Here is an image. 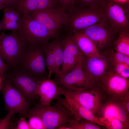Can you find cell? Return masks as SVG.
I'll return each mask as SVG.
<instances>
[{
	"label": "cell",
	"mask_w": 129,
	"mask_h": 129,
	"mask_svg": "<svg viewBox=\"0 0 129 129\" xmlns=\"http://www.w3.org/2000/svg\"><path fill=\"white\" fill-rule=\"evenodd\" d=\"M107 19L101 7L81 8L76 6L66 13L65 30L71 34Z\"/></svg>",
	"instance_id": "obj_1"
},
{
	"label": "cell",
	"mask_w": 129,
	"mask_h": 129,
	"mask_svg": "<svg viewBox=\"0 0 129 129\" xmlns=\"http://www.w3.org/2000/svg\"><path fill=\"white\" fill-rule=\"evenodd\" d=\"M21 14L20 27L17 31L21 39L27 45H43L54 38L60 37L27 14Z\"/></svg>",
	"instance_id": "obj_2"
},
{
	"label": "cell",
	"mask_w": 129,
	"mask_h": 129,
	"mask_svg": "<svg viewBox=\"0 0 129 129\" xmlns=\"http://www.w3.org/2000/svg\"><path fill=\"white\" fill-rule=\"evenodd\" d=\"M30 115L39 117L46 129H60L75 119L72 114L58 103L53 106L36 105L30 108L26 117Z\"/></svg>",
	"instance_id": "obj_3"
},
{
	"label": "cell",
	"mask_w": 129,
	"mask_h": 129,
	"mask_svg": "<svg viewBox=\"0 0 129 129\" xmlns=\"http://www.w3.org/2000/svg\"><path fill=\"white\" fill-rule=\"evenodd\" d=\"M4 78L21 92L32 104L36 103L39 99L37 88L42 80L17 65L10 67Z\"/></svg>",
	"instance_id": "obj_4"
},
{
	"label": "cell",
	"mask_w": 129,
	"mask_h": 129,
	"mask_svg": "<svg viewBox=\"0 0 129 129\" xmlns=\"http://www.w3.org/2000/svg\"><path fill=\"white\" fill-rule=\"evenodd\" d=\"M17 65L30 72L40 80L48 78L42 45H27Z\"/></svg>",
	"instance_id": "obj_5"
},
{
	"label": "cell",
	"mask_w": 129,
	"mask_h": 129,
	"mask_svg": "<svg viewBox=\"0 0 129 129\" xmlns=\"http://www.w3.org/2000/svg\"><path fill=\"white\" fill-rule=\"evenodd\" d=\"M17 31L6 34H0V55L10 67L17 66L26 47Z\"/></svg>",
	"instance_id": "obj_6"
},
{
	"label": "cell",
	"mask_w": 129,
	"mask_h": 129,
	"mask_svg": "<svg viewBox=\"0 0 129 129\" xmlns=\"http://www.w3.org/2000/svg\"><path fill=\"white\" fill-rule=\"evenodd\" d=\"M62 95L66 94L82 106L91 111L94 115L98 114L103 105L108 97L100 87L91 89L66 91L61 88Z\"/></svg>",
	"instance_id": "obj_7"
},
{
	"label": "cell",
	"mask_w": 129,
	"mask_h": 129,
	"mask_svg": "<svg viewBox=\"0 0 129 129\" xmlns=\"http://www.w3.org/2000/svg\"><path fill=\"white\" fill-rule=\"evenodd\" d=\"M1 90L3 96L5 110L26 117L32 104L23 94L5 78L2 83Z\"/></svg>",
	"instance_id": "obj_8"
},
{
	"label": "cell",
	"mask_w": 129,
	"mask_h": 129,
	"mask_svg": "<svg viewBox=\"0 0 129 129\" xmlns=\"http://www.w3.org/2000/svg\"><path fill=\"white\" fill-rule=\"evenodd\" d=\"M27 14L51 32L60 37L65 35L66 13L61 8L50 7Z\"/></svg>",
	"instance_id": "obj_9"
},
{
	"label": "cell",
	"mask_w": 129,
	"mask_h": 129,
	"mask_svg": "<svg viewBox=\"0 0 129 129\" xmlns=\"http://www.w3.org/2000/svg\"><path fill=\"white\" fill-rule=\"evenodd\" d=\"M82 64L79 63L75 68L65 74L56 76L55 81L57 85L66 91L86 90L98 86L86 74Z\"/></svg>",
	"instance_id": "obj_10"
},
{
	"label": "cell",
	"mask_w": 129,
	"mask_h": 129,
	"mask_svg": "<svg viewBox=\"0 0 129 129\" xmlns=\"http://www.w3.org/2000/svg\"><path fill=\"white\" fill-rule=\"evenodd\" d=\"M94 43L98 50L113 45L119 34L113 28L107 19L80 31Z\"/></svg>",
	"instance_id": "obj_11"
},
{
	"label": "cell",
	"mask_w": 129,
	"mask_h": 129,
	"mask_svg": "<svg viewBox=\"0 0 129 129\" xmlns=\"http://www.w3.org/2000/svg\"><path fill=\"white\" fill-rule=\"evenodd\" d=\"M102 8L111 25L117 33L129 32V5H122L108 0Z\"/></svg>",
	"instance_id": "obj_12"
},
{
	"label": "cell",
	"mask_w": 129,
	"mask_h": 129,
	"mask_svg": "<svg viewBox=\"0 0 129 129\" xmlns=\"http://www.w3.org/2000/svg\"><path fill=\"white\" fill-rule=\"evenodd\" d=\"M63 63L59 75H63L75 68L82 63L86 56L82 52L72 39L67 34L63 39Z\"/></svg>",
	"instance_id": "obj_13"
},
{
	"label": "cell",
	"mask_w": 129,
	"mask_h": 129,
	"mask_svg": "<svg viewBox=\"0 0 129 129\" xmlns=\"http://www.w3.org/2000/svg\"><path fill=\"white\" fill-rule=\"evenodd\" d=\"M82 65L89 78L98 86L110 69L109 59L102 55L97 58L86 57Z\"/></svg>",
	"instance_id": "obj_14"
},
{
	"label": "cell",
	"mask_w": 129,
	"mask_h": 129,
	"mask_svg": "<svg viewBox=\"0 0 129 129\" xmlns=\"http://www.w3.org/2000/svg\"><path fill=\"white\" fill-rule=\"evenodd\" d=\"M99 86L109 97L121 98L129 94V78L115 74L110 69Z\"/></svg>",
	"instance_id": "obj_15"
},
{
	"label": "cell",
	"mask_w": 129,
	"mask_h": 129,
	"mask_svg": "<svg viewBox=\"0 0 129 129\" xmlns=\"http://www.w3.org/2000/svg\"><path fill=\"white\" fill-rule=\"evenodd\" d=\"M64 98L58 97L55 98L57 100L58 103L63 106L74 116L75 119L79 121L84 119L102 126L103 125L89 110L82 106L74 99L66 94L63 95Z\"/></svg>",
	"instance_id": "obj_16"
},
{
	"label": "cell",
	"mask_w": 129,
	"mask_h": 129,
	"mask_svg": "<svg viewBox=\"0 0 129 129\" xmlns=\"http://www.w3.org/2000/svg\"><path fill=\"white\" fill-rule=\"evenodd\" d=\"M98 115L100 117L116 118L129 126V113L119 98L109 97L103 105Z\"/></svg>",
	"instance_id": "obj_17"
},
{
	"label": "cell",
	"mask_w": 129,
	"mask_h": 129,
	"mask_svg": "<svg viewBox=\"0 0 129 129\" xmlns=\"http://www.w3.org/2000/svg\"><path fill=\"white\" fill-rule=\"evenodd\" d=\"M36 93L40 97V104L46 106L50 105L56 97L62 95L60 87L55 81L48 78L40 82L37 87Z\"/></svg>",
	"instance_id": "obj_18"
},
{
	"label": "cell",
	"mask_w": 129,
	"mask_h": 129,
	"mask_svg": "<svg viewBox=\"0 0 129 129\" xmlns=\"http://www.w3.org/2000/svg\"><path fill=\"white\" fill-rule=\"evenodd\" d=\"M12 7L21 14H28L50 7L60 8L57 0H22Z\"/></svg>",
	"instance_id": "obj_19"
},
{
	"label": "cell",
	"mask_w": 129,
	"mask_h": 129,
	"mask_svg": "<svg viewBox=\"0 0 129 129\" xmlns=\"http://www.w3.org/2000/svg\"><path fill=\"white\" fill-rule=\"evenodd\" d=\"M71 35L79 49L86 57L97 58L102 56L94 43L82 32L76 31L72 33Z\"/></svg>",
	"instance_id": "obj_20"
},
{
	"label": "cell",
	"mask_w": 129,
	"mask_h": 129,
	"mask_svg": "<svg viewBox=\"0 0 129 129\" xmlns=\"http://www.w3.org/2000/svg\"><path fill=\"white\" fill-rule=\"evenodd\" d=\"M59 37L51 40L53 46L54 59V73L56 76L59 75L63 60V39Z\"/></svg>",
	"instance_id": "obj_21"
},
{
	"label": "cell",
	"mask_w": 129,
	"mask_h": 129,
	"mask_svg": "<svg viewBox=\"0 0 129 129\" xmlns=\"http://www.w3.org/2000/svg\"><path fill=\"white\" fill-rule=\"evenodd\" d=\"M113 45L115 51L129 56V32H120Z\"/></svg>",
	"instance_id": "obj_22"
},
{
	"label": "cell",
	"mask_w": 129,
	"mask_h": 129,
	"mask_svg": "<svg viewBox=\"0 0 129 129\" xmlns=\"http://www.w3.org/2000/svg\"><path fill=\"white\" fill-rule=\"evenodd\" d=\"M44 52L46 66L48 71V78H50L54 73V59L52 43L51 40L42 45Z\"/></svg>",
	"instance_id": "obj_23"
},
{
	"label": "cell",
	"mask_w": 129,
	"mask_h": 129,
	"mask_svg": "<svg viewBox=\"0 0 129 129\" xmlns=\"http://www.w3.org/2000/svg\"><path fill=\"white\" fill-rule=\"evenodd\" d=\"M100 125L84 119L77 121L75 119L70 120L60 129H100Z\"/></svg>",
	"instance_id": "obj_24"
},
{
	"label": "cell",
	"mask_w": 129,
	"mask_h": 129,
	"mask_svg": "<svg viewBox=\"0 0 129 129\" xmlns=\"http://www.w3.org/2000/svg\"><path fill=\"white\" fill-rule=\"evenodd\" d=\"M103 127L108 129H128L129 126L119 119L113 118L98 117Z\"/></svg>",
	"instance_id": "obj_25"
},
{
	"label": "cell",
	"mask_w": 129,
	"mask_h": 129,
	"mask_svg": "<svg viewBox=\"0 0 129 129\" xmlns=\"http://www.w3.org/2000/svg\"><path fill=\"white\" fill-rule=\"evenodd\" d=\"M110 70L115 74L129 78V65L123 63L110 64Z\"/></svg>",
	"instance_id": "obj_26"
},
{
	"label": "cell",
	"mask_w": 129,
	"mask_h": 129,
	"mask_svg": "<svg viewBox=\"0 0 129 129\" xmlns=\"http://www.w3.org/2000/svg\"><path fill=\"white\" fill-rule=\"evenodd\" d=\"M108 59L110 64L123 63L129 65V56L111 49Z\"/></svg>",
	"instance_id": "obj_27"
},
{
	"label": "cell",
	"mask_w": 129,
	"mask_h": 129,
	"mask_svg": "<svg viewBox=\"0 0 129 129\" xmlns=\"http://www.w3.org/2000/svg\"><path fill=\"white\" fill-rule=\"evenodd\" d=\"M108 0H75V6L83 8L101 7Z\"/></svg>",
	"instance_id": "obj_28"
},
{
	"label": "cell",
	"mask_w": 129,
	"mask_h": 129,
	"mask_svg": "<svg viewBox=\"0 0 129 129\" xmlns=\"http://www.w3.org/2000/svg\"><path fill=\"white\" fill-rule=\"evenodd\" d=\"M21 14L12 6H7L5 8L3 18L8 19L14 21L20 22Z\"/></svg>",
	"instance_id": "obj_29"
},
{
	"label": "cell",
	"mask_w": 129,
	"mask_h": 129,
	"mask_svg": "<svg viewBox=\"0 0 129 129\" xmlns=\"http://www.w3.org/2000/svg\"><path fill=\"white\" fill-rule=\"evenodd\" d=\"M29 118L28 123L30 129H46L41 119L35 115L27 117Z\"/></svg>",
	"instance_id": "obj_30"
},
{
	"label": "cell",
	"mask_w": 129,
	"mask_h": 129,
	"mask_svg": "<svg viewBox=\"0 0 129 129\" xmlns=\"http://www.w3.org/2000/svg\"><path fill=\"white\" fill-rule=\"evenodd\" d=\"M60 8L67 13L75 6V0H57Z\"/></svg>",
	"instance_id": "obj_31"
},
{
	"label": "cell",
	"mask_w": 129,
	"mask_h": 129,
	"mask_svg": "<svg viewBox=\"0 0 129 129\" xmlns=\"http://www.w3.org/2000/svg\"><path fill=\"white\" fill-rule=\"evenodd\" d=\"M0 22L2 24V29L13 31H18L20 27V22L11 21Z\"/></svg>",
	"instance_id": "obj_32"
},
{
	"label": "cell",
	"mask_w": 129,
	"mask_h": 129,
	"mask_svg": "<svg viewBox=\"0 0 129 129\" xmlns=\"http://www.w3.org/2000/svg\"><path fill=\"white\" fill-rule=\"evenodd\" d=\"M14 114L12 112H9L4 118H0V129H9L11 119Z\"/></svg>",
	"instance_id": "obj_33"
},
{
	"label": "cell",
	"mask_w": 129,
	"mask_h": 129,
	"mask_svg": "<svg viewBox=\"0 0 129 129\" xmlns=\"http://www.w3.org/2000/svg\"><path fill=\"white\" fill-rule=\"evenodd\" d=\"M25 117L22 116L17 121L16 125L14 129H30L28 122L26 120Z\"/></svg>",
	"instance_id": "obj_34"
},
{
	"label": "cell",
	"mask_w": 129,
	"mask_h": 129,
	"mask_svg": "<svg viewBox=\"0 0 129 129\" xmlns=\"http://www.w3.org/2000/svg\"><path fill=\"white\" fill-rule=\"evenodd\" d=\"M3 60L0 55V76L4 78L7 72L10 68V66L6 62L3 61Z\"/></svg>",
	"instance_id": "obj_35"
},
{
	"label": "cell",
	"mask_w": 129,
	"mask_h": 129,
	"mask_svg": "<svg viewBox=\"0 0 129 129\" xmlns=\"http://www.w3.org/2000/svg\"><path fill=\"white\" fill-rule=\"evenodd\" d=\"M111 0L122 5H129V0Z\"/></svg>",
	"instance_id": "obj_36"
},
{
	"label": "cell",
	"mask_w": 129,
	"mask_h": 129,
	"mask_svg": "<svg viewBox=\"0 0 129 129\" xmlns=\"http://www.w3.org/2000/svg\"><path fill=\"white\" fill-rule=\"evenodd\" d=\"M22 0H9L10 6H13Z\"/></svg>",
	"instance_id": "obj_37"
},
{
	"label": "cell",
	"mask_w": 129,
	"mask_h": 129,
	"mask_svg": "<svg viewBox=\"0 0 129 129\" xmlns=\"http://www.w3.org/2000/svg\"><path fill=\"white\" fill-rule=\"evenodd\" d=\"M3 4L5 5L7 7L10 6L9 0H2Z\"/></svg>",
	"instance_id": "obj_38"
},
{
	"label": "cell",
	"mask_w": 129,
	"mask_h": 129,
	"mask_svg": "<svg viewBox=\"0 0 129 129\" xmlns=\"http://www.w3.org/2000/svg\"><path fill=\"white\" fill-rule=\"evenodd\" d=\"M6 7V6L4 5L0 4V10L5 9Z\"/></svg>",
	"instance_id": "obj_39"
},
{
	"label": "cell",
	"mask_w": 129,
	"mask_h": 129,
	"mask_svg": "<svg viewBox=\"0 0 129 129\" xmlns=\"http://www.w3.org/2000/svg\"><path fill=\"white\" fill-rule=\"evenodd\" d=\"M3 79L4 78L3 77L0 76V90H1L2 83Z\"/></svg>",
	"instance_id": "obj_40"
},
{
	"label": "cell",
	"mask_w": 129,
	"mask_h": 129,
	"mask_svg": "<svg viewBox=\"0 0 129 129\" xmlns=\"http://www.w3.org/2000/svg\"><path fill=\"white\" fill-rule=\"evenodd\" d=\"M2 29V23L1 22H0V31Z\"/></svg>",
	"instance_id": "obj_41"
},
{
	"label": "cell",
	"mask_w": 129,
	"mask_h": 129,
	"mask_svg": "<svg viewBox=\"0 0 129 129\" xmlns=\"http://www.w3.org/2000/svg\"><path fill=\"white\" fill-rule=\"evenodd\" d=\"M0 4H3L2 0H0Z\"/></svg>",
	"instance_id": "obj_42"
}]
</instances>
